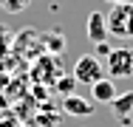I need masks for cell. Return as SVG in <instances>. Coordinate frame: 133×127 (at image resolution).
<instances>
[{
	"instance_id": "1",
	"label": "cell",
	"mask_w": 133,
	"mask_h": 127,
	"mask_svg": "<svg viewBox=\"0 0 133 127\" xmlns=\"http://www.w3.org/2000/svg\"><path fill=\"white\" fill-rule=\"evenodd\" d=\"M108 34L119 37V40H130L133 37V3L113 6L108 11Z\"/></svg>"
},
{
	"instance_id": "2",
	"label": "cell",
	"mask_w": 133,
	"mask_h": 127,
	"mask_svg": "<svg viewBox=\"0 0 133 127\" xmlns=\"http://www.w3.org/2000/svg\"><path fill=\"white\" fill-rule=\"evenodd\" d=\"M108 79H128L133 76V48H110L105 57Z\"/></svg>"
},
{
	"instance_id": "3",
	"label": "cell",
	"mask_w": 133,
	"mask_h": 127,
	"mask_svg": "<svg viewBox=\"0 0 133 127\" xmlns=\"http://www.w3.org/2000/svg\"><path fill=\"white\" fill-rule=\"evenodd\" d=\"M71 76H74L77 82H82V85H94V82L105 79V65H102L99 57L85 54V57H79V59L74 62V74Z\"/></svg>"
},
{
	"instance_id": "4",
	"label": "cell",
	"mask_w": 133,
	"mask_h": 127,
	"mask_svg": "<svg viewBox=\"0 0 133 127\" xmlns=\"http://www.w3.org/2000/svg\"><path fill=\"white\" fill-rule=\"evenodd\" d=\"M85 31H88V40H91L94 45L105 43V37H108V17L102 11H91V14H88V23H85Z\"/></svg>"
},
{
	"instance_id": "5",
	"label": "cell",
	"mask_w": 133,
	"mask_h": 127,
	"mask_svg": "<svg viewBox=\"0 0 133 127\" xmlns=\"http://www.w3.org/2000/svg\"><path fill=\"white\" fill-rule=\"evenodd\" d=\"M62 110H65L68 116H94L96 102L94 99H82V96H77V93H71V96L62 99Z\"/></svg>"
},
{
	"instance_id": "6",
	"label": "cell",
	"mask_w": 133,
	"mask_h": 127,
	"mask_svg": "<svg viewBox=\"0 0 133 127\" xmlns=\"http://www.w3.org/2000/svg\"><path fill=\"white\" fill-rule=\"evenodd\" d=\"M110 110H113V116H116L122 124H130V113H133V90H128V93H116V99L110 102Z\"/></svg>"
},
{
	"instance_id": "7",
	"label": "cell",
	"mask_w": 133,
	"mask_h": 127,
	"mask_svg": "<svg viewBox=\"0 0 133 127\" xmlns=\"http://www.w3.org/2000/svg\"><path fill=\"white\" fill-rule=\"evenodd\" d=\"M91 99L99 102V104H110V102L116 99V85H113V79H99V82H94L91 85Z\"/></svg>"
},
{
	"instance_id": "8",
	"label": "cell",
	"mask_w": 133,
	"mask_h": 127,
	"mask_svg": "<svg viewBox=\"0 0 133 127\" xmlns=\"http://www.w3.org/2000/svg\"><path fill=\"white\" fill-rule=\"evenodd\" d=\"M28 3H31V0H0L3 11H9V14H20V11H26Z\"/></svg>"
},
{
	"instance_id": "9",
	"label": "cell",
	"mask_w": 133,
	"mask_h": 127,
	"mask_svg": "<svg viewBox=\"0 0 133 127\" xmlns=\"http://www.w3.org/2000/svg\"><path fill=\"white\" fill-rule=\"evenodd\" d=\"M74 85H77L74 76H62V79H57V90H59L62 96H71V93H74Z\"/></svg>"
},
{
	"instance_id": "10",
	"label": "cell",
	"mask_w": 133,
	"mask_h": 127,
	"mask_svg": "<svg viewBox=\"0 0 133 127\" xmlns=\"http://www.w3.org/2000/svg\"><path fill=\"white\" fill-rule=\"evenodd\" d=\"M9 45H11V31L6 25H0V57L9 51Z\"/></svg>"
},
{
	"instance_id": "11",
	"label": "cell",
	"mask_w": 133,
	"mask_h": 127,
	"mask_svg": "<svg viewBox=\"0 0 133 127\" xmlns=\"http://www.w3.org/2000/svg\"><path fill=\"white\" fill-rule=\"evenodd\" d=\"M105 3H110V6H122V3H130V0H105Z\"/></svg>"
}]
</instances>
